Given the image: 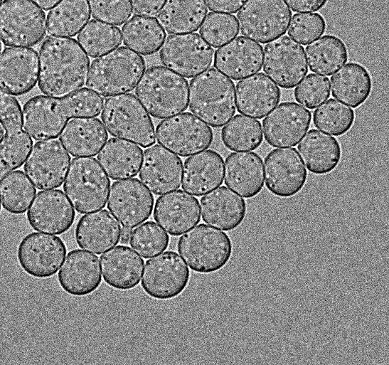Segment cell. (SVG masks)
Segmentation results:
<instances>
[{
  "label": "cell",
  "instance_id": "36",
  "mask_svg": "<svg viewBox=\"0 0 389 365\" xmlns=\"http://www.w3.org/2000/svg\"><path fill=\"white\" fill-rule=\"evenodd\" d=\"M333 97L356 108L363 104L372 90L371 76L362 65L351 62L344 65L330 79Z\"/></svg>",
  "mask_w": 389,
  "mask_h": 365
},
{
  "label": "cell",
  "instance_id": "35",
  "mask_svg": "<svg viewBox=\"0 0 389 365\" xmlns=\"http://www.w3.org/2000/svg\"><path fill=\"white\" fill-rule=\"evenodd\" d=\"M138 145L119 138H110L101 148L97 160L113 180L132 178L137 175L142 157Z\"/></svg>",
  "mask_w": 389,
  "mask_h": 365
},
{
  "label": "cell",
  "instance_id": "51",
  "mask_svg": "<svg viewBox=\"0 0 389 365\" xmlns=\"http://www.w3.org/2000/svg\"><path fill=\"white\" fill-rule=\"evenodd\" d=\"M211 11L236 13L247 0H205Z\"/></svg>",
  "mask_w": 389,
  "mask_h": 365
},
{
  "label": "cell",
  "instance_id": "54",
  "mask_svg": "<svg viewBox=\"0 0 389 365\" xmlns=\"http://www.w3.org/2000/svg\"><path fill=\"white\" fill-rule=\"evenodd\" d=\"M132 228L123 227L121 230L119 241L122 244H127L129 242L131 235H132Z\"/></svg>",
  "mask_w": 389,
  "mask_h": 365
},
{
  "label": "cell",
  "instance_id": "4",
  "mask_svg": "<svg viewBox=\"0 0 389 365\" xmlns=\"http://www.w3.org/2000/svg\"><path fill=\"white\" fill-rule=\"evenodd\" d=\"M135 94L147 112L157 119L167 118L188 107L187 80L161 65L149 68L139 79Z\"/></svg>",
  "mask_w": 389,
  "mask_h": 365
},
{
  "label": "cell",
  "instance_id": "58",
  "mask_svg": "<svg viewBox=\"0 0 389 365\" xmlns=\"http://www.w3.org/2000/svg\"><path fill=\"white\" fill-rule=\"evenodd\" d=\"M1 1H2V0H0V4H1Z\"/></svg>",
  "mask_w": 389,
  "mask_h": 365
},
{
  "label": "cell",
  "instance_id": "11",
  "mask_svg": "<svg viewBox=\"0 0 389 365\" xmlns=\"http://www.w3.org/2000/svg\"><path fill=\"white\" fill-rule=\"evenodd\" d=\"M156 134L159 144L183 157L208 148L213 140L212 129L188 112L161 120Z\"/></svg>",
  "mask_w": 389,
  "mask_h": 365
},
{
  "label": "cell",
  "instance_id": "18",
  "mask_svg": "<svg viewBox=\"0 0 389 365\" xmlns=\"http://www.w3.org/2000/svg\"><path fill=\"white\" fill-rule=\"evenodd\" d=\"M152 194L137 178L114 182L107 208L123 227L132 228L146 221L154 208Z\"/></svg>",
  "mask_w": 389,
  "mask_h": 365
},
{
  "label": "cell",
  "instance_id": "57",
  "mask_svg": "<svg viewBox=\"0 0 389 365\" xmlns=\"http://www.w3.org/2000/svg\"><path fill=\"white\" fill-rule=\"evenodd\" d=\"M0 211H1V198H0Z\"/></svg>",
  "mask_w": 389,
  "mask_h": 365
},
{
  "label": "cell",
  "instance_id": "19",
  "mask_svg": "<svg viewBox=\"0 0 389 365\" xmlns=\"http://www.w3.org/2000/svg\"><path fill=\"white\" fill-rule=\"evenodd\" d=\"M264 171L267 189L282 198L299 193L307 179V171L294 148L270 151L265 158Z\"/></svg>",
  "mask_w": 389,
  "mask_h": 365
},
{
  "label": "cell",
  "instance_id": "1",
  "mask_svg": "<svg viewBox=\"0 0 389 365\" xmlns=\"http://www.w3.org/2000/svg\"><path fill=\"white\" fill-rule=\"evenodd\" d=\"M103 103L101 96L86 88L63 97L36 95L23 105V126L35 140L56 138L68 120L97 117Z\"/></svg>",
  "mask_w": 389,
  "mask_h": 365
},
{
  "label": "cell",
  "instance_id": "34",
  "mask_svg": "<svg viewBox=\"0 0 389 365\" xmlns=\"http://www.w3.org/2000/svg\"><path fill=\"white\" fill-rule=\"evenodd\" d=\"M297 149L307 169L315 174L331 172L338 166L341 157L339 141L315 129L309 131L302 138Z\"/></svg>",
  "mask_w": 389,
  "mask_h": 365
},
{
  "label": "cell",
  "instance_id": "30",
  "mask_svg": "<svg viewBox=\"0 0 389 365\" xmlns=\"http://www.w3.org/2000/svg\"><path fill=\"white\" fill-rule=\"evenodd\" d=\"M121 227L106 209L82 216L78 221L75 237L78 246L102 254L119 242Z\"/></svg>",
  "mask_w": 389,
  "mask_h": 365
},
{
  "label": "cell",
  "instance_id": "24",
  "mask_svg": "<svg viewBox=\"0 0 389 365\" xmlns=\"http://www.w3.org/2000/svg\"><path fill=\"white\" fill-rule=\"evenodd\" d=\"M58 280L70 295L83 297L92 293L102 282L98 257L80 249L70 251L58 273Z\"/></svg>",
  "mask_w": 389,
  "mask_h": 365
},
{
  "label": "cell",
  "instance_id": "12",
  "mask_svg": "<svg viewBox=\"0 0 389 365\" xmlns=\"http://www.w3.org/2000/svg\"><path fill=\"white\" fill-rule=\"evenodd\" d=\"M189 280L185 262L177 253L168 250L146 261L141 285L149 297L166 300L181 295Z\"/></svg>",
  "mask_w": 389,
  "mask_h": 365
},
{
  "label": "cell",
  "instance_id": "33",
  "mask_svg": "<svg viewBox=\"0 0 389 365\" xmlns=\"http://www.w3.org/2000/svg\"><path fill=\"white\" fill-rule=\"evenodd\" d=\"M108 139L101 121L95 117L70 120L62 130L60 141L73 157H92Z\"/></svg>",
  "mask_w": 389,
  "mask_h": 365
},
{
  "label": "cell",
  "instance_id": "25",
  "mask_svg": "<svg viewBox=\"0 0 389 365\" xmlns=\"http://www.w3.org/2000/svg\"><path fill=\"white\" fill-rule=\"evenodd\" d=\"M200 211L198 199L178 189L159 196L153 215L169 234L178 236L200 222Z\"/></svg>",
  "mask_w": 389,
  "mask_h": 365
},
{
  "label": "cell",
  "instance_id": "26",
  "mask_svg": "<svg viewBox=\"0 0 389 365\" xmlns=\"http://www.w3.org/2000/svg\"><path fill=\"white\" fill-rule=\"evenodd\" d=\"M262 58V46L240 36L215 51L213 63L228 77L238 80L259 72Z\"/></svg>",
  "mask_w": 389,
  "mask_h": 365
},
{
  "label": "cell",
  "instance_id": "29",
  "mask_svg": "<svg viewBox=\"0 0 389 365\" xmlns=\"http://www.w3.org/2000/svg\"><path fill=\"white\" fill-rule=\"evenodd\" d=\"M182 172V189L190 194L201 196L222 184L223 159L217 152L207 149L187 158Z\"/></svg>",
  "mask_w": 389,
  "mask_h": 365
},
{
  "label": "cell",
  "instance_id": "22",
  "mask_svg": "<svg viewBox=\"0 0 389 365\" xmlns=\"http://www.w3.org/2000/svg\"><path fill=\"white\" fill-rule=\"evenodd\" d=\"M38 69L34 49L6 48L0 54V90L15 96L30 92L38 80Z\"/></svg>",
  "mask_w": 389,
  "mask_h": 365
},
{
  "label": "cell",
  "instance_id": "50",
  "mask_svg": "<svg viewBox=\"0 0 389 365\" xmlns=\"http://www.w3.org/2000/svg\"><path fill=\"white\" fill-rule=\"evenodd\" d=\"M134 11L138 15L156 16L166 0H129Z\"/></svg>",
  "mask_w": 389,
  "mask_h": 365
},
{
  "label": "cell",
  "instance_id": "32",
  "mask_svg": "<svg viewBox=\"0 0 389 365\" xmlns=\"http://www.w3.org/2000/svg\"><path fill=\"white\" fill-rule=\"evenodd\" d=\"M102 273L107 285L129 290L140 282L144 260L131 248L117 245L100 256Z\"/></svg>",
  "mask_w": 389,
  "mask_h": 365
},
{
  "label": "cell",
  "instance_id": "47",
  "mask_svg": "<svg viewBox=\"0 0 389 365\" xmlns=\"http://www.w3.org/2000/svg\"><path fill=\"white\" fill-rule=\"evenodd\" d=\"M295 100L308 109H314L326 101L330 95L329 79L323 75L310 73L296 87Z\"/></svg>",
  "mask_w": 389,
  "mask_h": 365
},
{
  "label": "cell",
  "instance_id": "55",
  "mask_svg": "<svg viewBox=\"0 0 389 365\" xmlns=\"http://www.w3.org/2000/svg\"><path fill=\"white\" fill-rule=\"evenodd\" d=\"M4 134V128L2 122L0 120V142L1 141Z\"/></svg>",
  "mask_w": 389,
  "mask_h": 365
},
{
  "label": "cell",
  "instance_id": "20",
  "mask_svg": "<svg viewBox=\"0 0 389 365\" xmlns=\"http://www.w3.org/2000/svg\"><path fill=\"white\" fill-rule=\"evenodd\" d=\"M311 113L294 102L279 104L262 120L264 137L274 147L296 146L309 129Z\"/></svg>",
  "mask_w": 389,
  "mask_h": 365
},
{
  "label": "cell",
  "instance_id": "41",
  "mask_svg": "<svg viewBox=\"0 0 389 365\" xmlns=\"http://www.w3.org/2000/svg\"><path fill=\"white\" fill-rule=\"evenodd\" d=\"M221 139L226 148L235 152L256 149L262 142L260 121L243 115H237L223 127Z\"/></svg>",
  "mask_w": 389,
  "mask_h": 365
},
{
  "label": "cell",
  "instance_id": "16",
  "mask_svg": "<svg viewBox=\"0 0 389 365\" xmlns=\"http://www.w3.org/2000/svg\"><path fill=\"white\" fill-rule=\"evenodd\" d=\"M66 253V245L58 236L33 232L19 243L17 259L26 273L43 279L50 277L58 272Z\"/></svg>",
  "mask_w": 389,
  "mask_h": 365
},
{
  "label": "cell",
  "instance_id": "53",
  "mask_svg": "<svg viewBox=\"0 0 389 365\" xmlns=\"http://www.w3.org/2000/svg\"><path fill=\"white\" fill-rule=\"evenodd\" d=\"M45 11H48L55 6L60 0H31Z\"/></svg>",
  "mask_w": 389,
  "mask_h": 365
},
{
  "label": "cell",
  "instance_id": "49",
  "mask_svg": "<svg viewBox=\"0 0 389 365\" xmlns=\"http://www.w3.org/2000/svg\"><path fill=\"white\" fill-rule=\"evenodd\" d=\"M92 16L98 21L121 26L132 14L129 0H87Z\"/></svg>",
  "mask_w": 389,
  "mask_h": 365
},
{
  "label": "cell",
  "instance_id": "23",
  "mask_svg": "<svg viewBox=\"0 0 389 365\" xmlns=\"http://www.w3.org/2000/svg\"><path fill=\"white\" fill-rule=\"evenodd\" d=\"M142 154L139 176L151 192L162 195L180 187L183 162L179 157L159 144Z\"/></svg>",
  "mask_w": 389,
  "mask_h": 365
},
{
  "label": "cell",
  "instance_id": "37",
  "mask_svg": "<svg viewBox=\"0 0 389 365\" xmlns=\"http://www.w3.org/2000/svg\"><path fill=\"white\" fill-rule=\"evenodd\" d=\"M204 0H166L157 21L169 33L196 31L207 14Z\"/></svg>",
  "mask_w": 389,
  "mask_h": 365
},
{
  "label": "cell",
  "instance_id": "13",
  "mask_svg": "<svg viewBox=\"0 0 389 365\" xmlns=\"http://www.w3.org/2000/svg\"><path fill=\"white\" fill-rule=\"evenodd\" d=\"M214 51L198 33H187L169 36L161 46L159 56L167 68L190 78L211 65Z\"/></svg>",
  "mask_w": 389,
  "mask_h": 365
},
{
  "label": "cell",
  "instance_id": "42",
  "mask_svg": "<svg viewBox=\"0 0 389 365\" xmlns=\"http://www.w3.org/2000/svg\"><path fill=\"white\" fill-rule=\"evenodd\" d=\"M77 39L88 55L96 58L120 46L122 33L118 27L93 19L80 31Z\"/></svg>",
  "mask_w": 389,
  "mask_h": 365
},
{
  "label": "cell",
  "instance_id": "2",
  "mask_svg": "<svg viewBox=\"0 0 389 365\" xmlns=\"http://www.w3.org/2000/svg\"><path fill=\"white\" fill-rule=\"evenodd\" d=\"M90 59L74 38L48 36L39 50L38 88L50 97H64L80 88Z\"/></svg>",
  "mask_w": 389,
  "mask_h": 365
},
{
  "label": "cell",
  "instance_id": "28",
  "mask_svg": "<svg viewBox=\"0 0 389 365\" xmlns=\"http://www.w3.org/2000/svg\"><path fill=\"white\" fill-rule=\"evenodd\" d=\"M236 105L238 112L262 119L279 103V87L262 73L254 74L236 85Z\"/></svg>",
  "mask_w": 389,
  "mask_h": 365
},
{
  "label": "cell",
  "instance_id": "31",
  "mask_svg": "<svg viewBox=\"0 0 389 365\" xmlns=\"http://www.w3.org/2000/svg\"><path fill=\"white\" fill-rule=\"evenodd\" d=\"M224 181L228 187L244 198L255 196L264 186L262 158L252 152L230 154L225 162Z\"/></svg>",
  "mask_w": 389,
  "mask_h": 365
},
{
  "label": "cell",
  "instance_id": "45",
  "mask_svg": "<svg viewBox=\"0 0 389 365\" xmlns=\"http://www.w3.org/2000/svg\"><path fill=\"white\" fill-rule=\"evenodd\" d=\"M129 243L141 256L149 258L167 248L169 236L157 223L147 221L132 232Z\"/></svg>",
  "mask_w": 389,
  "mask_h": 365
},
{
  "label": "cell",
  "instance_id": "17",
  "mask_svg": "<svg viewBox=\"0 0 389 365\" xmlns=\"http://www.w3.org/2000/svg\"><path fill=\"white\" fill-rule=\"evenodd\" d=\"M70 162V157L61 142L48 139L35 143L23 169L38 189H51L61 186Z\"/></svg>",
  "mask_w": 389,
  "mask_h": 365
},
{
  "label": "cell",
  "instance_id": "7",
  "mask_svg": "<svg viewBox=\"0 0 389 365\" xmlns=\"http://www.w3.org/2000/svg\"><path fill=\"white\" fill-rule=\"evenodd\" d=\"M101 119L112 136L125 139L144 148L155 143L152 120L132 93H122L106 98Z\"/></svg>",
  "mask_w": 389,
  "mask_h": 365
},
{
  "label": "cell",
  "instance_id": "6",
  "mask_svg": "<svg viewBox=\"0 0 389 365\" xmlns=\"http://www.w3.org/2000/svg\"><path fill=\"white\" fill-rule=\"evenodd\" d=\"M177 249L193 271L210 274L224 268L233 254V243L225 232L201 223L178 240Z\"/></svg>",
  "mask_w": 389,
  "mask_h": 365
},
{
  "label": "cell",
  "instance_id": "3",
  "mask_svg": "<svg viewBox=\"0 0 389 365\" xmlns=\"http://www.w3.org/2000/svg\"><path fill=\"white\" fill-rule=\"evenodd\" d=\"M188 97L190 110L213 127H221L235 113V84L214 68L191 80Z\"/></svg>",
  "mask_w": 389,
  "mask_h": 365
},
{
  "label": "cell",
  "instance_id": "39",
  "mask_svg": "<svg viewBox=\"0 0 389 365\" xmlns=\"http://www.w3.org/2000/svg\"><path fill=\"white\" fill-rule=\"evenodd\" d=\"M90 18L87 0H60L47 15V33L50 36L73 37Z\"/></svg>",
  "mask_w": 389,
  "mask_h": 365
},
{
  "label": "cell",
  "instance_id": "52",
  "mask_svg": "<svg viewBox=\"0 0 389 365\" xmlns=\"http://www.w3.org/2000/svg\"><path fill=\"white\" fill-rule=\"evenodd\" d=\"M287 5L295 12L317 11L323 8L328 0H284Z\"/></svg>",
  "mask_w": 389,
  "mask_h": 365
},
{
  "label": "cell",
  "instance_id": "43",
  "mask_svg": "<svg viewBox=\"0 0 389 365\" xmlns=\"http://www.w3.org/2000/svg\"><path fill=\"white\" fill-rule=\"evenodd\" d=\"M36 194V189L22 171L10 172L0 180L1 203L9 213L26 212Z\"/></svg>",
  "mask_w": 389,
  "mask_h": 365
},
{
  "label": "cell",
  "instance_id": "8",
  "mask_svg": "<svg viewBox=\"0 0 389 365\" xmlns=\"http://www.w3.org/2000/svg\"><path fill=\"white\" fill-rule=\"evenodd\" d=\"M110 186L104 169L93 157L72 159L63 184V190L75 209L87 213L103 208Z\"/></svg>",
  "mask_w": 389,
  "mask_h": 365
},
{
  "label": "cell",
  "instance_id": "9",
  "mask_svg": "<svg viewBox=\"0 0 389 365\" xmlns=\"http://www.w3.org/2000/svg\"><path fill=\"white\" fill-rule=\"evenodd\" d=\"M45 12L31 0H4L0 4V39L5 46L30 47L46 35Z\"/></svg>",
  "mask_w": 389,
  "mask_h": 365
},
{
  "label": "cell",
  "instance_id": "5",
  "mask_svg": "<svg viewBox=\"0 0 389 365\" xmlns=\"http://www.w3.org/2000/svg\"><path fill=\"white\" fill-rule=\"evenodd\" d=\"M145 68L143 57L119 47L92 62L86 85L103 97L128 92L137 85Z\"/></svg>",
  "mask_w": 389,
  "mask_h": 365
},
{
  "label": "cell",
  "instance_id": "21",
  "mask_svg": "<svg viewBox=\"0 0 389 365\" xmlns=\"http://www.w3.org/2000/svg\"><path fill=\"white\" fill-rule=\"evenodd\" d=\"M26 216L33 230L60 235L71 228L75 213L64 193L53 189L39 191L36 195Z\"/></svg>",
  "mask_w": 389,
  "mask_h": 365
},
{
  "label": "cell",
  "instance_id": "44",
  "mask_svg": "<svg viewBox=\"0 0 389 365\" xmlns=\"http://www.w3.org/2000/svg\"><path fill=\"white\" fill-rule=\"evenodd\" d=\"M355 113L348 105L330 98L313 113V122L319 129L330 135L341 136L353 126Z\"/></svg>",
  "mask_w": 389,
  "mask_h": 365
},
{
  "label": "cell",
  "instance_id": "48",
  "mask_svg": "<svg viewBox=\"0 0 389 365\" xmlns=\"http://www.w3.org/2000/svg\"><path fill=\"white\" fill-rule=\"evenodd\" d=\"M289 36L302 45L320 37L326 30V21L319 13L295 14L289 21Z\"/></svg>",
  "mask_w": 389,
  "mask_h": 365
},
{
  "label": "cell",
  "instance_id": "56",
  "mask_svg": "<svg viewBox=\"0 0 389 365\" xmlns=\"http://www.w3.org/2000/svg\"><path fill=\"white\" fill-rule=\"evenodd\" d=\"M1 49H2V44H1V41H0V53H1Z\"/></svg>",
  "mask_w": 389,
  "mask_h": 365
},
{
  "label": "cell",
  "instance_id": "15",
  "mask_svg": "<svg viewBox=\"0 0 389 365\" xmlns=\"http://www.w3.org/2000/svg\"><path fill=\"white\" fill-rule=\"evenodd\" d=\"M262 63L263 71L284 89L295 87L308 73L304 47L285 35L266 44Z\"/></svg>",
  "mask_w": 389,
  "mask_h": 365
},
{
  "label": "cell",
  "instance_id": "40",
  "mask_svg": "<svg viewBox=\"0 0 389 365\" xmlns=\"http://www.w3.org/2000/svg\"><path fill=\"white\" fill-rule=\"evenodd\" d=\"M306 60L310 70L316 73L331 75L348 60V50L343 41L334 35H324L309 43L306 48Z\"/></svg>",
  "mask_w": 389,
  "mask_h": 365
},
{
  "label": "cell",
  "instance_id": "38",
  "mask_svg": "<svg viewBox=\"0 0 389 365\" xmlns=\"http://www.w3.org/2000/svg\"><path fill=\"white\" fill-rule=\"evenodd\" d=\"M123 43L143 55L156 53L161 47L166 32L152 17L134 15L122 28Z\"/></svg>",
  "mask_w": 389,
  "mask_h": 365
},
{
  "label": "cell",
  "instance_id": "46",
  "mask_svg": "<svg viewBox=\"0 0 389 365\" xmlns=\"http://www.w3.org/2000/svg\"><path fill=\"white\" fill-rule=\"evenodd\" d=\"M203 38L213 48H218L238 36V22L234 15L209 13L199 31Z\"/></svg>",
  "mask_w": 389,
  "mask_h": 365
},
{
  "label": "cell",
  "instance_id": "10",
  "mask_svg": "<svg viewBox=\"0 0 389 365\" xmlns=\"http://www.w3.org/2000/svg\"><path fill=\"white\" fill-rule=\"evenodd\" d=\"M291 16L284 0H247L237 14L241 33L261 43L284 34Z\"/></svg>",
  "mask_w": 389,
  "mask_h": 365
},
{
  "label": "cell",
  "instance_id": "27",
  "mask_svg": "<svg viewBox=\"0 0 389 365\" xmlns=\"http://www.w3.org/2000/svg\"><path fill=\"white\" fill-rule=\"evenodd\" d=\"M200 203L203 221L225 231L237 228L247 213L245 201L225 186L207 193Z\"/></svg>",
  "mask_w": 389,
  "mask_h": 365
},
{
  "label": "cell",
  "instance_id": "14",
  "mask_svg": "<svg viewBox=\"0 0 389 365\" xmlns=\"http://www.w3.org/2000/svg\"><path fill=\"white\" fill-rule=\"evenodd\" d=\"M0 120L6 133L0 142V179L24 163L33 145L23 129L22 112L17 99L0 90Z\"/></svg>",
  "mask_w": 389,
  "mask_h": 365
}]
</instances>
